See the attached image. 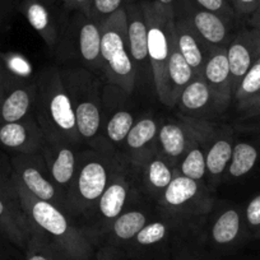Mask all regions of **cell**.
<instances>
[{"label":"cell","mask_w":260,"mask_h":260,"mask_svg":"<svg viewBox=\"0 0 260 260\" xmlns=\"http://www.w3.org/2000/svg\"><path fill=\"white\" fill-rule=\"evenodd\" d=\"M13 184L27 221L32 222L35 226L67 247L77 246L82 241L79 232L69 223L64 213L51 202L37 199L14 179Z\"/></svg>","instance_id":"obj_3"},{"label":"cell","mask_w":260,"mask_h":260,"mask_svg":"<svg viewBox=\"0 0 260 260\" xmlns=\"http://www.w3.org/2000/svg\"><path fill=\"white\" fill-rule=\"evenodd\" d=\"M249 24L252 28L260 29V7L249 17Z\"/></svg>","instance_id":"obj_44"},{"label":"cell","mask_w":260,"mask_h":260,"mask_svg":"<svg viewBox=\"0 0 260 260\" xmlns=\"http://www.w3.org/2000/svg\"><path fill=\"white\" fill-rule=\"evenodd\" d=\"M148 182L156 190H166L172 181V171L162 159H153L147 169Z\"/></svg>","instance_id":"obj_34"},{"label":"cell","mask_w":260,"mask_h":260,"mask_svg":"<svg viewBox=\"0 0 260 260\" xmlns=\"http://www.w3.org/2000/svg\"><path fill=\"white\" fill-rule=\"evenodd\" d=\"M147 218L142 212L132 211L120 214L114 222V232L119 239L130 240L146 226Z\"/></svg>","instance_id":"obj_28"},{"label":"cell","mask_w":260,"mask_h":260,"mask_svg":"<svg viewBox=\"0 0 260 260\" xmlns=\"http://www.w3.org/2000/svg\"><path fill=\"white\" fill-rule=\"evenodd\" d=\"M27 260H51V259L45 256L44 254H40L39 251H29V254L27 255Z\"/></svg>","instance_id":"obj_45"},{"label":"cell","mask_w":260,"mask_h":260,"mask_svg":"<svg viewBox=\"0 0 260 260\" xmlns=\"http://www.w3.org/2000/svg\"><path fill=\"white\" fill-rule=\"evenodd\" d=\"M76 171V156L68 147H57L56 154L50 161V172L57 185H67L72 181Z\"/></svg>","instance_id":"obj_25"},{"label":"cell","mask_w":260,"mask_h":260,"mask_svg":"<svg viewBox=\"0 0 260 260\" xmlns=\"http://www.w3.org/2000/svg\"><path fill=\"white\" fill-rule=\"evenodd\" d=\"M175 35L177 46L184 59L190 65L195 76L203 78L206 59L199 45V35L185 16L177 17L175 19Z\"/></svg>","instance_id":"obj_12"},{"label":"cell","mask_w":260,"mask_h":260,"mask_svg":"<svg viewBox=\"0 0 260 260\" xmlns=\"http://www.w3.org/2000/svg\"><path fill=\"white\" fill-rule=\"evenodd\" d=\"M236 17H250L260 7V0H230Z\"/></svg>","instance_id":"obj_37"},{"label":"cell","mask_w":260,"mask_h":260,"mask_svg":"<svg viewBox=\"0 0 260 260\" xmlns=\"http://www.w3.org/2000/svg\"><path fill=\"white\" fill-rule=\"evenodd\" d=\"M203 79L207 82L211 92L217 94V99L227 101L232 93L231 72H230L227 49L218 47L213 55L206 61L203 69Z\"/></svg>","instance_id":"obj_13"},{"label":"cell","mask_w":260,"mask_h":260,"mask_svg":"<svg viewBox=\"0 0 260 260\" xmlns=\"http://www.w3.org/2000/svg\"><path fill=\"white\" fill-rule=\"evenodd\" d=\"M36 99V86L26 83L21 78L4 69L0 88V124L22 121L31 111Z\"/></svg>","instance_id":"obj_4"},{"label":"cell","mask_w":260,"mask_h":260,"mask_svg":"<svg viewBox=\"0 0 260 260\" xmlns=\"http://www.w3.org/2000/svg\"><path fill=\"white\" fill-rule=\"evenodd\" d=\"M246 221L250 227L260 226V194L249 202L246 207Z\"/></svg>","instance_id":"obj_38"},{"label":"cell","mask_w":260,"mask_h":260,"mask_svg":"<svg viewBox=\"0 0 260 260\" xmlns=\"http://www.w3.org/2000/svg\"><path fill=\"white\" fill-rule=\"evenodd\" d=\"M0 260H3V247H2V244H0Z\"/></svg>","instance_id":"obj_47"},{"label":"cell","mask_w":260,"mask_h":260,"mask_svg":"<svg viewBox=\"0 0 260 260\" xmlns=\"http://www.w3.org/2000/svg\"><path fill=\"white\" fill-rule=\"evenodd\" d=\"M127 49V21L124 8L115 12L101 23V62L102 65L117 51Z\"/></svg>","instance_id":"obj_14"},{"label":"cell","mask_w":260,"mask_h":260,"mask_svg":"<svg viewBox=\"0 0 260 260\" xmlns=\"http://www.w3.org/2000/svg\"><path fill=\"white\" fill-rule=\"evenodd\" d=\"M259 158V151L254 144L237 143L232 151L231 162L229 165V172L232 177L239 179L249 174L256 165Z\"/></svg>","instance_id":"obj_22"},{"label":"cell","mask_w":260,"mask_h":260,"mask_svg":"<svg viewBox=\"0 0 260 260\" xmlns=\"http://www.w3.org/2000/svg\"><path fill=\"white\" fill-rule=\"evenodd\" d=\"M162 149L169 157L176 158L185 153L187 146L186 132L177 124H165L158 134Z\"/></svg>","instance_id":"obj_26"},{"label":"cell","mask_w":260,"mask_h":260,"mask_svg":"<svg viewBox=\"0 0 260 260\" xmlns=\"http://www.w3.org/2000/svg\"><path fill=\"white\" fill-rule=\"evenodd\" d=\"M199 185L195 180L184 175H179L172 179L171 184L164 191V199L167 206L172 208H181L198 195Z\"/></svg>","instance_id":"obj_19"},{"label":"cell","mask_w":260,"mask_h":260,"mask_svg":"<svg viewBox=\"0 0 260 260\" xmlns=\"http://www.w3.org/2000/svg\"><path fill=\"white\" fill-rule=\"evenodd\" d=\"M156 133L157 125L154 120L143 119L130 129L126 137V143L132 149H141L154 138Z\"/></svg>","instance_id":"obj_30"},{"label":"cell","mask_w":260,"mask_h":260,"mask_svg":"<svg viewBox=\"0 0 260 260\" xmlns=\"http://www.w3.org/2000/svg\"><path fill=\"white\" fill-rule=\"evenodd\" d=\"M229 2H230V0H229Z\"/></svg>","instance_id":"obj_50"},{"label":"cell","mask_w":260,"mask_h":260,"mask_svg":"<svg viewBox=\"0 0 260 260\" xmlns=\"http://www.w3.org/2000/svg\"><path fill=\"white\" fill-rule=\"evenodd\" d=\"M133 115L127 111H119L110 119L106 127L107 137L115 143L125 141L130 129L133 127Z\"/></svg>","instance_id":"obj_32"},{"label":"cell","mask_w":260,"mask_h":260,"mask_svg":"<svg viewBox=\"0 0 260 260\" xmlns=\"http://www.w3.org/2000/svg\"><path fill=\"white\" fill-rule=\"evenodd\" d=\"M40 146V132L28 120L0 124V147L18 154H31Z\"/></svg>","instance_id":"obj_9"},{"label":"cell","mask_w":260,"mask_h":260,"mask_svg":"<svg viewBox=\"0 0 260 260\" xmlns=\"http://www.w3.org/2000/svg\"><path fill=\"white\" fill-rule=\"evenodd\" d=\"M102 67L111 83L119 86L127 93L133 91L136 83V68H134L133 59L130 56L129 49L117 51Z\"/></svg>","instance_id":"obj_18"},{"label":"cell","mask_w":260,"mask_h":260,"mask_svg":"<svg viewBox=\"0 0 260 260\" xmlns=\"http://www.w3.org/2000/svg\"><path fill=\"white\" fill-rule=\"evenodd\" d=\"M4 69H6V65H4L3 62H2V60H0V88H2V83H3Z\"/></svg>","instance_id":"obj_46"},{"label":"cell","mask_w":260,"mask_h":260,"mask_svg":"<svg viewBox=\"0 0 260 260\" xmlns=\"http://www.w3.org/2000/svg\"><path fill=\"white\" fill-rule=\"evenodd\" d=\"M148 32V56L157 93L164 104L169 105L167 62L170 55V35L175 26V13L154 0L141 2Z\"/></svg>","instance_id":"obj_2"},{"label":"cell","mask_w":260,"mask_h":260,"mask_svg":"<svg viewBox=\"0 0 260 260\" xmlns=\"http://www.w3.org/2000/svg\"><path fill=\"white\" fill-rule=\"evenodd\" d=\"M124 3L125 0H91L87 8L82 12L101 24L115 12L124 8Z\"/></svg>","instance_id":"obj_33"},{"label":"cell","mask_w":260,"mask_h":260,"mask_svg":"<svg viewBox=\"0 0 260 260\" xmlns=\"http://www.w3.org/2000/svg\"><path fill=\"white\" fill-rule=\"evenodd\" d=\"M235 99L239 102V106L251 101L260 94V59L252 65L250 71L245 74L241 83L235 91Z\"/></svg>","instance_id":"obj_29"},{"label":"cell","mask_w":260,"mask_h":260,"mask_svg":"<svg viewBox=\"0 0 260 260\" xmlns=\"http://www.w3.org/2000/svg\"><path fill=\"white\" fill-rule=\"evenodd\" d=\"M107 170L104 164L99 161L87 162L77 179V191L82 201L91 204L101 198L107 187Z\"/></svg>","instance_id":"obj_17"},{"label":"cell","mask_w":260,"mask_h":260,"mask_svg":"<svg viewBox=\"0 0 260 260\" xmlns=\"http://www.w3.org/2000/svg\"><path fill=\"white\" fill-rule=\"evenodd\" d=\"M29 223L17 192H0V235L13 244H24Z\"/></svg>","instance_id":"obj_6"},{"label":"cell","mask_w":260,"mask_h":260,"mask_svg":"<svg viewBox=\"0 0 260 260\" xmlns=\"http://www.w3.org/2000/svg\"><path fill=\"white\" fill-rule=\"evenodd\" d=\"M13 174L7 169L6 164L0 161V192H14Z\"/></svg>","instance_id":"obj_39"},{"label":"cell","mask_w":260,"mask_h":260,"mask_svg":"<svg viewBox=\"0 0 260 260\" xmlns=\"http://www.w3.org/2000/svg\"><path fill=\"white\" fill-rule=\"evenodd\" d=\"M211 88L208 87L207 82L203 78L197 77L192 79L180 96L179 102L182 109L189 111H198L204 109L211 100Z\"/></svg>","instance_id":"obj_24"},{"label":"cell","mask_w":260,"mask_h":260,"mask_svg":"<svg viewBox=\"0 0 260 260\" xmlns=\"http://www.w3.org/2000/svg\"><path fill=\"white\" fill-rule=\"evenodd\" d=\"M191 2L199 8L213 12V13L223 17L229 22H232L236 18V14H235L229 0H191Z\"/></svg>","instance_id":"obj_35"},{"label":"cell","mask_w":260,"mask_h":260,"mask_svg":"<svg viewBox=\"0 0 260 260\" xmlns=\"http://www.w3.org/2000/svg\"><path fill=\"white\" fill-rule=\"evenodd\" d=\"M234 147L229 139H219L209 148L206 156L207 171L211 175L223 174L231 162Z\"/></svg>","instance_id":"obj_27"},{"label":"cell","mask_w":260,"mask_h":260,"mask_svg":"<svg viewBox=\"0 0 260 260\" xmlns=\"http://www.w3.org/2000/svg\"><path fill=\"white\" fill-rule=\"evenodd\" d=\"M227 59L235 93L245 74L260 59V29L251 27L239 32L227 47Z\"/></svg>","instance_id":"obj_5"},{"label":"cell","mask_w":260,"mask_h":260,"mask_svg":"<svg viewBox=\"0 0 260 260\" xmlns=\"http://www.w3.org/2000/svg\"><path fill=\"white\" fill-rule=\"evenodd\" d=\"M240 109L244 110L249 116H260V94L251 101L246 102V104L241 105Z\"/></svg>","instance_id":"obj_41"},{"label":"cell","mask_w":260,"mask_h":260,"mask_svg":"<svg viewBox=\"0 0 260 260\" xmlns=\"http://www.w3.org/2000/svg\"><path fill=\"white\" fill-rule=\"evenodd\" d=\"M62 4L69 11H84L91 0H61Z\"/></svg>","instance_id":"obj_42"},{"label":"cell","mask_w":260,"mask_h":260,"mask_svg":"<svg viewBox=\"0 0 260 260\" xmlns=\"http://www.w3.org/2000/svg\"><path fill=\"white\" fill-rule=\"evenodd\" d=\"M74 112L79 136L86 139L93 138L101 124L100 107L93 101H82L74 106Z\"/></svg>","instance_id":"obj_20"},{"label":"cell","mask_w":260,"mask_h":260,"mask_svg":"<svg viewBox=\"0 0 260 260\" xmlns=\"http://www.w3.org/2000/svg\"><path fill=\"white\" fill-rule=\"evenodd\" d=\"M21 11L28 23L46 40L47 44H54L57 28L50 3L46 0H22Z\"/></svg>","instance_id":"obj_16"},{"label":"cell","mask_w":260,"mask_h":260,"mask_svg":"<svg viewBox=\"0 0 260 260\" xmlns=\"http://www.w3.org/2000/svg\"><path fill=\"white\" fill-rule=\"evenodd\" d=\"M182 16L189 19L199 37L208 44L219 45L227 40L230 22L223 17L199 8L191 0L187 2Z\"/></svg>","instance_id":"obj_8"},{"label":"cell","mask_w":260,"mask_h":260,"mask_svg":"<svg viewBox=\"0 0 260 260\" xmlns=\"http://www.w3.org/2000/svg\"><path fill=\"white\" fill-rule=\"evenodd\" d=\"M206 171V156H204L203 151L199 148L190 149L181 164V175L198 181V180L203 179Z\"/></svg>","instance_id":"obj_31"},{"label":"cell","mask_w":260,"mask_h":260,"mask_svg":"<svg viewBox=\"0 0 260 260\" xmlns=\"http://www.w3.org/2000/svg\"><path fill=\"white\" fill-rule=\"evenodd\" d=\"M76 27L79 51L84 61L88 64L101 61V24L79 11Z\"/></svg>","instance_id":"obj_15"},{"label":"cell","mask_w":260,"mask_h":260,"mask_svg":"<svg viewBox=\"0 0 260 260\" xmlns=\"http://www.w3.org/2000/svg\"><path fill=\"white\" fill-rule=\"evenodd\" d=\"M194 79V72L180 52L175 35V26L170 35V55L167 62V91L169 105L179 101L185 87Z\"/></svg>","instance_id":"obj_10"},{"label":"cell","mask_w":260,"mask_h":260,"mask_svg":"<svg viewBox=\"0 0 260 260\" xmlns=\"http://www.w3.org/2000/svg\"><path fill=\"white\" fill-rule=\"evenodd\" d=\"M12 174L13 179L37 199L45 202L55 199L56 190L54 185L44 177L41 170L32 165L29 154H18L12 159Z\"/></svg>","instance_id":"obj_7"},{"label":"cell","mask_w":260,"mask_h":260,"mask_svg":"<svg viewBox=\"0 0 260 260\" xmlns=\"http://www.w3.org/2000/svg\"><path fill=\"white\" fill-rule=\"evenodd\" d=\"M257 236L260 237V226H259V231H257Z\"/></svg>","instance_id":"obj_49"},{"label":"cell","mask_w":260,"mask_h":260,"mask_svg":"<svg viewBox=\"0 0 260 260\" xmlns=\"http://www.w3.org/2000/svg\"><path fill=\"white\" fill-rule=\"evenodd\" d=\"M125 2H126L127 4H130V3H134V0H125Z\"/></svg>","instance_id":"obj_48"},{"label":"cell","mask_w":260,"mask_h":260,"mask_svg":"<svg viewBox=\"0 0 260 260\" xmlns=\"http://www.w3.org/2000/svg\"><path fill=\"white\" fill-rule=\"evenodd\" d=\"M154 2L171 9L177 18V17H181L184 14L185 7H186L189 0H154Z\"/></svg>","instance_id":"obj_40"},{"label":"cell","mask_w":260,"mask_h":260,"mask_svg":"<svg viewBox=\"0 0 260 260\" xmlns=\"http://www.w3.org/2000/svg\"><path fill=\"white\" fill-rule=\"evenodd\" d=\"M127 21V49L136 64L141 65L149 59L148 32L141 3H130L125 7Z\"/></svg>","instance_id":"obj_11"},{"label":"cell","mask_w":260,"mask_h":260,"mask_svg":"<svg viewBox=\"0 0 260 260\" xmlns=\"http://www.w3.org/2000/svg\"><path fill=\"white\" fill-rule=\"evenodd\" d=\"M167 229L161 222H153L151 224H146L138 235L136 236V240L141 245H153L164 240L166 236Z\"/></svg>","instance_id":"obj_36"},{"label":"cell","mask_w":260,"mask_h":260,"mask_svg":"<svg viewBox=\"0 0 260 260\" xmlns=\"http://www.w3.org/2000/svg\"><path fill=\"white\" fill-rule=\"evenodd\" d=\"M13 4L14 0H0V18H3L6 13L11 11Z\"/></svg>","instance_id":"obj_43"},{"label":"cell","mask_w":260,"mask_h":260,"mask_svg":"<svg viewBox=\"0 0 260 260\" xmlns=\"http://www.w3.org/2000/svg\"><path fill=\"white\" fill-rule=\"evenodd\" d=\"M126 197L127 189L124 182L117 180L110 184L100 198V211L102 216L107 219H116L122 212Z\"/></svg>","instance_id":"obj_21"},{"label":"cell","mask_w":260,"mask_h":260,"mask_svg":"<svg viewBox=\"0 0 260 260\" xmlns=\"http://www.w3.org/2000/svg\"><path fill=\"white\" fill-rule=\"evenodd\" d=\"M35 101L39 105L40 122L46 127L47 133L72 142L79 138L73 102L56 71L42 74Z\"/></svg>","instance_id":"obj_1"},{"label":"cell","mask_w":260,"mask_h":260,"mask_svg":"<svg viewBox=\"0 0 260 260\" xmlns=\"http://www.w3.org/2000/svg\"><path fill=\"white\" fill-rule=\"evenodd\" d=\"M241 229V217L236 209H229L217 218L213 229L212 237L219 245L231 244L239 236Z\"/></svg>","instance_id":"obj_23"}]
</instances>
